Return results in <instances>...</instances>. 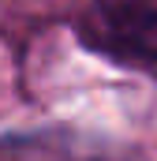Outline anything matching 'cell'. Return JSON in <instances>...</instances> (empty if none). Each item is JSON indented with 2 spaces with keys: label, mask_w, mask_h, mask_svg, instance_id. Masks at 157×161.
I'll list each match as a JSON object with an SVG mask.
<instances>
[]
</instances>
